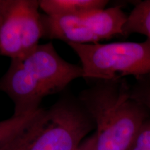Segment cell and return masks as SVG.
<instances>
[{
    "mask_svg": "<svg viewBox=\"0 0 150 150\" xmlns=\"http://www.w3.org/2000/svg\"><path fill=\"white\" fill-rule=\"evenodd\" d=\"M83 77L81 67L65 61L52 43L39 44L21 57L12 59L0 79V90L14 104V115L39 109L45 97L62 91Z\"/></svg>",
    "mask_w": 150,
    "mask_h": 150,
    "instance_id": "1",
    "label": "cell"
},
{
    "mask_svg": "<svg viewBox=\"0 0 150 150\" xmlns=\"http://www.w3.org/2000/svg\"><path fill=\"white\" fill-rule=\"evenodd\" d=\"M93 120L95 150H130L146 122L148 108L122 79L99 81L81 97Z\"/></svg>",
    "mask_w": 150,
    "mask_h": 150,
    "instance_id": "2",
    "label": "cell"
},
{
    "mask_svg": "<svg viewBox=\"0 0 150 150\" xmlns=\"http://www.w3.org/2000/svg\"><path fill=\"white\" fill-rule=\"evenodd\" d=\"M81 104L70 102L40 108L34 119L0 150H77L93 129Z\"/></svg>",
    "mask_w": 150,
    "mask_h": 150,
    "instance_id": "3",
    "label": "cell"
},
{
    "mask_svg": "<svg viewBox=\"0 0 150 150\" xmlns=\"http://www.w3.org/2000/svg\"><path fill=\"white\" fill-rule=\"evenodd\" d=\"M79 58L83 77L99 81L150 74V42L68 44Z\"/></svg>",
    "mask_w": 150,
    "mask_h": 150,
    "instance_id": "4",
    "label": "cell"
},
{
    "mask_svg": "<svg viewBox=\"0 0 150 150\" xmlns=\"http://www.w3.org/2000/svg\"><path fill=\"white\" fill-rule=\"evenodd\" d=\"M127 15L120 7L97 9L75 16L43 17L44 36L67 44H95L122 34Z\"/></svg>",
    "mask_w": 150,
    "mask_h": 150,
    "instance_id": "5",
    "label": "cell"
},
{
    "mask_svg": "<svg viewBox=\"0 0 150 150\" xmlns=\"http://www.w3.org/2000/svg\"><path fill=\"white\" fill-rule=\"evenodd\" d=\"M39 1L0 0V55L15 59L39 45L44 36Z\"/></svg>",
    "mask_w": 150,
    "mask_h": 150,
    "instance_id": "6",
    "label": "cell"
},
{
    "mask_svg": "<svg viewBox=\"0 0 150 150\" xmlns=\"http://www.w3.org/2000/svg\"><path fill=\"white\" fill-rule=\"evenodd\" d=\"M40 8L46 16L54 17L75 16L106 8L108 1L104 0H43L39 1Z\"/></svg>",
    "mask_w": 150,
    "mask_h": 150,
    "instance_id": "7",
    "label": "cell"
},
{
    "mask_svg": "<svg viewBox=\"0 0 150 150\" xmlns=\"http://www.w3.org/2000/svg\"><path fill=\"white\" fill-rule=\"evenodd\" d=\"M132 33L145 35L150 42V0L139 1L127 15L122 35Z\"/></svg>",
    "mask_w": 150,
    "mask_h": 150,
    "instance_id": "8",
    "label": "cell"
},
{
    "mask_svg": "<svg viewBox=\"0 0 150 150\" xmlns=\"http://www.w3.org/2000/svg\"><path fill=\"white\" fill-rule=\"evenodd\" d=\"M40 110L23 115L13 114L12 117L0 121V149L18 136L34 119Z\"/></svg>",
    "mask_w": 150,
    "mask_h": 150,
    "instance_id": "9",
    "label": "cell"
},
{
    "mask_svg": "<svg viewBox=\"0 0 150 150\" xmlns=\"http://www.w3.org/2000/svg\"><path fill=\"white\" fill-rule=\"evenodd\" d=\"M130 150H150V122L142 127Z\"/></svg>",
    "mask_w": 150,
    "mask_h": 150,
    "instance_id": "10",
    "label": "cell"
},
{
    "mask_svg": "<svg viewBox=\"0 0 150 150\" xmlns=\"http://www.w3.org/2000/svg\"><path fill=\"white\" fill-rule=\"evenodd\" d=\"M133 97L150 110V86H140L132 91Z\"/></svg>",
    "mask_w": 150,
    "mask_h": 150,
    "instance_id": "11",
    "label": "cell"
},
{
    "mask_svg": "<svg viewBox=\"0 0 150 150\" xmlns=\"http://www.w3.org/2000/svg\"><path fill=\"white\" fill-rule=\"evenodd\" d=\"M77 150H95V140L94 135L93 134L86 138Z\"/></svg>",
    "mask_w": 150,
    "mask_h": 150,
    "instance_id": "12",
    "label": "cell"
}]
</instances>
